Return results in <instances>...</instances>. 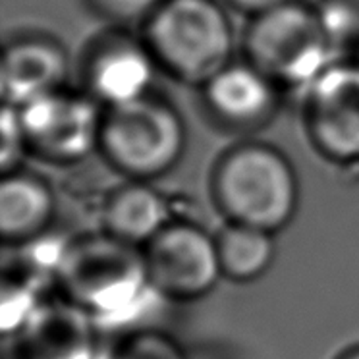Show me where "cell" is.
I'll return each mask as SVG.
<instances>
[{
  "instance_id": "6da1fadb",
  "label": "cell",
  "mask_w": 359,
  "mask_h": 359,
  "mask_svg": "<svg viewBox=\"0 0 359 359\" xmlns=\"http://www.w3.org/2000/svg\"><path fill=\"white\" fill-rule=\"evenodd\" d=\"M211 191L228 222L271 234L288 226L299 203L294 166L280 151L261 143L228 151L212 172Z\"/></svg>"
},
{
  "instance_id": "7a4b0ae2",
  "label": "cell",
  "mask_w": 359,
  "mask_h": 359,
  "mask_svg": "<svg viewBox=\"0 0 359 359\" xmlns=\"http://www.w3.org/2000/svg\"><path fill=\"white\" fill-rule=\"evenodd\" d=\"M143 43L174 78L203 87L232 62L234 32L217 0H164L145 22Z\"/></svg>"
},
{
  "instance_id": "3957f363",
  "label": "cell",
  "mask_w": 359,
  "mask_h": 359,
  "mask_svg": "<svg viewBox=\"0 0 359 359\" xmlns=\"http://www.w3.org/2000/svg\"><path fill=\"white\" fill-rule=\"evenodd\" d=\"M56 276L64 299L91 317L124 311L149 286L143 250L107 232L81 236L66 245Z\"/></svg>"
},
{
  "instance_id": "277c9868",
  "label": "cell",
  "mask_w": 359,
  "mask_h": 359,
  "mask_svg": "<svg viewBox=\"0 0 359 359\" xmlns=\"http://www.w3.org/2000/svg\"><path fill=\"white\" fill-rule=\"evenodd\" d=\"M248 62L274 83L307 87L336 62V50L315 6L290 0L251 20Z\"/></svg>"
},
{
  "instance_id": "5b68a950",
  "label": "cell",
  "mask_w": 359,
  "mask_h": 359,
  "mask_svg": "<svg viewBox=\"0 0 359 359\" xmlns=\"http://www.w3.org/2000/svg\"><path fill=\"white\" fill-rule=\"evenodd\" d=\"M184 147L182 118L168 102L153 95L104 110L99 151L133 182H147L170 172Z\"/></svg>"
},
{
  "instance_id": "8992f818",
  "label": "cell",
  "mask_w": 359,
  "mask_h": 359,
  "mask_svg": "<svg viewBox=\"0 0 359 359\" xmlns=\"http://www.w3.org/2000/svg\"><path fill=\"white\" fill-rule=\"evenodd\" d=\"M149 286L178 302L205 297L222 278L217 238L194 222L172 220L143 248Z\"/></svg>"
},
{
  "instance_id": "52a82bcc",
  "label": "cell",
  "mask_w": 359,
  "mask_h": 359,
  "mask_svg": "<svg viewBox=\"0 0 359 359\" xmlns=\"http://www.w3.org/2000/svg\"><path fill=\"white\" fill-rule=\"evenodd\" d=\"M18 109V107H16ZM27 149L45 161L78 163L101 143L102 116L91 95L58 89L20 107Z\"/></svg>"
},
{
  "instance_id": "ba28073f",
  "label": "cell",
  "mask_w": 359,
  "mask_h": 359,
  "mask_svg": "<svg viewBox=\"0 0 359 359\" xmlns=\"http://www.w3.org/2000/svg\"><path fill=\"white\" fill-rule=\"evenodd\" d=\"M305 91V128L315 149L334 163H359V60H336Z\"/></svg>"
},
{
  "instance_id": "9c48e42d",
  "label": "cell",
  "mask_w": 359,
  "mask_h": 359,
  "mask_svg": "<svg viewBox=\"0 0 359 359\" xmlns=\"http://www.w3.org/2000/svg\"><path fill=\"white\" fill-rule=\"evenodd\" d=\"M18 359H93L91 315L68 299L33 307L18 327Z\"/></svg>"
},
{
  "instance_id": "30bf717a",
  "label": "cell",
  "mask_w": 359,
  "mask_h": 359,
  "mask_svg": "<svg viewBox=\"0 0 359 359\" xmlns=\"http://www.w3.org/2000/svg\"><path fill=\"white\" fill-rule=\"evenodd\" d=\"M276 83L251 62H230L203 86L207 107L234 130H255L276 110Z\"/></svg>"
},
{
  "instance_id": "8fae6325",
  "label": "cell",
  "mask_w": 359,
  "mask_h": 359,
  "mask_svg": "<svg viewBox=\"0 0 359 359\" xmlns=\"http://www.w3.org/2000/svg\"><path fill=\"white\" fill-rule=\"evenodd\" d=\"M156 66L145 43L110 41L97 48L87 64L89 95L107 109L140 101L151 95Z\"/></svg>"
},
{
  "instance_id": "7c38bea8",
  "label": "cell",
  "mask_w": 359,
  "mask_h": 359,
  "mask_svg": "<svg viewBox=\"0 0 359 359\" xmlns=\"http://www.w3.org/2000/svg\"><path fill=\"white\" fill-rule=\"evenodd\" d=\"M68 58L60 45L48 39H20L4 48L0 89L4 104L27 102L64 87Z\"/></svg>"
},
{
  "instance_id": "4fadbf2b",
  "label": "cell",
  "mask_w": 359,
  "mask_h": 359,
  "mask_svg": "<svg viewBox=\"0 0 359 359\" xmlns=\"http://www.w3.org/2000/svg\"><path fill=\"white\" fill-rule=\"evenodd\" d=\"M56 201L45 180L14 170L0 184V234L6 245H24L47 232Z\"/></svg>"
},
{
  "instance_id": "5bb4252c",
  "label": "cell",
  "mask_w": 359,
  "mask_h": 359,
  "mask_svg": "<svg viewBox=\"0 0 359 359\" xmlns=\"http://www.w3.org/2000/svg\"><path fill=\"white\" fill-rule=\"evenodd\" d=\"M170 222L168 201L147 182H132L116 189L102 212L107 234L141 250Z\"/></svg>"
},
{
  "instance_id": "9a60e30c",
  "label": "cell",
  "mask_w": 359,
  "mask_h": 359,
  "mask_svg": "<svg viewBox=\"0 0 359 359\" xmlns=\"http://www.w3.org/2000/svg\"><path fill=\"white\" fill-rule=\"evenodd\" d=\"M215 238L222 276L232 282L257 280L273 266L276 245L271 232L228 222Z\"/></svg>"
},
{
  "instance_id": "2e32d148",
  "label": "cell",
  "mask_w": 359,
  "mask_h": 359,
  "mask_svg": "<svg viewBox=\"0 0 359 359\" xmlns=\"http://www.w3.org/2000/svg\"><path fill=\"white\" fill-rule=\"evenodd\" d=\"M315 10L334 50L359 37V8L355 0H323Z\"/></svg>"
},
{
  "instance_id": "e0dca14e",
  "label": "cell",
  "mask_w": 359,
  "mask_h": 359,
  "mask_svg": "<svg viewBox=\"0 0 359 359\" xmlns=\"http://www.w3.org/2000/svg\"><path fill=\"white\" fill-rule=\"evenodd\" d=\"M112 359H186V355L170 336L143 330L126 338Z\"/></svg>"
},
{
  "instance_id": "ac0fdd59",
  "label": "cell",
  "mask_w": 359,
  "mask_h": 359,
  "mask_svg": "<svg viewBox=\"0 0 359 359\" xmlns=\"http://www.w3.org/2000/svg\"><path fill=\"white\" fill-rule=\"evenodd\" d=\"M0 128H2V149H0V164H2V172L18 170L16 166L20 158L27 151V141H25L24 126H22V118H20V110L12 104H4L2 110V120H0Z\"/></svg>"
},
{
  "instance_id": "d6986e66",
  "label": "cell",
  "mask_w": 359,
  "mask_h": 359,
  "mask_svg": "<svg viewBox=\"0 0 359 359\" xmlns=\"http://www.w3.org/2000/svg\"><path fill=\"white\" fill-rule=\"evenodd\" d=\"M163 2L164 0H91V4L101 14L120 22H135V20L147 22Z\"/></svg>"
},
{
  "instance_id": "ffe728a7",
  "label": "cell",
  "mask_w": 359,
  "mask_h": 359,
  "mask_svg": "<svg viewBox=\"0 0 359 359\" xmlns=\"http://www.w3.org/2000/svg\"><path fill=\"white\" fill-rule=\"evenodd\" d=\"M234 8H238L240 12H245L250 14L251 18L259 16V14H265L269 10L278 8L282 4H286L290 0H228Z\"/></svg>"
},
{
  "instance_id": "44dd1931",
  "label": "cell",
  "mask_w": 359,
  "mask_h": 359,
  "mask_svg": "<svg viewBox=\"0 0 359 359\" xmlns=\"http://www.w3.org/2000/svg\"><path fill=\"white\" fill-rule=\"evenodd\" d=\"M336 359H359V346H353V348H350V350H346Z\"/></svg>"
}]
</instances>
